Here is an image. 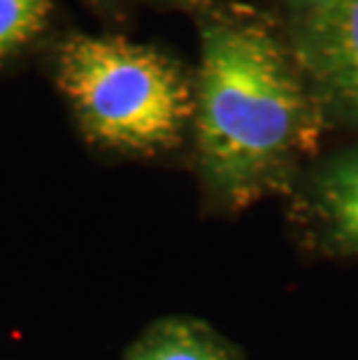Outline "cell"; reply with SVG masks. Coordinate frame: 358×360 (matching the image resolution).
<instances>
[{
    "label": "cell",
    "instance_id": "6da1fadb",
    "mask_svg": "<svg viewBox=\"0 0 358 360\" xmlns=\"http://www.w3.org/2000/svg\"><path fill=\"white\" fill-rule=\"evenodd\" d=\"M188 165L207 217L284 198L331 135L277 7L249 0L198 14Z\"/></svg>",
    "mask_w": 358,
    "mask_h": 360
},
{
    "label": "cell",
    "instance_id": "7a4b0ae2",
    "mask_svg": "<svg viewBox=\"0 0 358 360\" xmlns=\"http://www.w3.org/2000/svg\"><path fill=\"white\" fill-rule=\"evenodd\" d=\"M51 79L82 140L138 163L188 158L196 70L163 47L72 30L51 47Z\"/></svg>",
    "mask_w": 358,
    "mask_h": 360
},
{
    "label": "cell",
    "instance_id": "3957f363",
    "mask_svg": "<svg viewBox=\"0 0 358 360\" xmlns=\"http://www.w3.org/2000/svg\"><path fill=\"white\" fill-rule=\"evenodd\" d=\"M281 200L300 256L358 260V137L326 144Z\"/></svg>",
    "mask_w": 358,
    "mask_h": 360
},
{
    "label": "cell",
    "instance_id": "277c9868",
    "mask_svg": "<svg viewBox=\"0 0 358 360\" xmlns=\"http://www.w3.org/2000/svg\"><path fill=\"white\" fill-rule=\"evenodd\" d=\"M284 24L326 126L358 137V0H331Z\"/></svg>",
    "mask_w": 358,
    "mask_h": 360
},
{
    "label": "cell",
    "instance_id": "5b68a950",
    "mask_svg": "<svg viewBox=\"0 0 358 360\" xmlns=\"http://www.w3.org/2000/svg\"><path fill=\"white\" fill-rule=\"evenodd\" d=\"M124 360H245V354L207 321L177 314L144 328Z\"/></svg>",
    "mask_w": 358,
    "mask_h": 360
},
{
    "label": "cell",
    "instance_id": "8992f818",
    "mask_svg": "<svg viewBox=\"0 0 358 360\" xmlns=\"http://www.w3.org/2000/svg\"><path fill=\"white\" fill-rule=\"evenodd\" d=\"M56 0H0V63L33 49L47 35Z\"/></svg>",
    "mask_w": 358,
    "mask_h": 360
},
{
    "label": "cell",
    "instance_id": "52a82bcc",
    "mask_svg": "<svg viewBox=\"0 0 358 360\" xmlns=\"http://www.w3.org/2000/svg\"><path fill=\"white\" fill-rule=\"evenodd\" d=\"M144 3L165 7V10H181V12H188L191 17H198V14H205V12L231 5V3H242V0H144Z\"/></svg>",
    "mask_w": 358,
    "mask_h": 360
},
{
    "label": "cell",
    "instance_id": "ba28073f",
    "mask_svg": "<svg viewBox=\"0 0 358 360\" xmlns=\"http://www.w3.org/2000/svg\"><path fill=\"white\" fill-rule=\"evenodd\" d=\"M279 7L277 12L281 17H300V14L314 12L319 7L328 5L331 0H277Z\"/></svg>",
    "mask_w": 358,
    "mask_h": 360
},
{
    "label": "cell",
    "instance_id": "9c48e42d",
    "mask_svg": "<svg viewBox=\"0 0 358 360\" xmlns=\"http://www.w3.org/2000/svg\"><path fill=\"white\" fill-rule=\"evenodd\" d=\"M91 10H96L98 14H103V17H121L128 5V0H84Z\"/></svg>",
    "mask_w": 358,
    "mask_h": 360
}]
</instances>
